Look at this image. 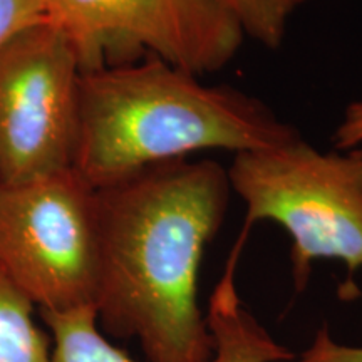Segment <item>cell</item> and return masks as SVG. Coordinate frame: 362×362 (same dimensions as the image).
Here are the masks:
<instances>
[{
    "label": "cell",
    "instance_id": "6da1fadb",
    "mask_svg": "<svg viewBox=\"0 0 362 362\" xmlns=\"http://www.w3.org/2000/svg\"><path fill=\"white\" fill-rule=\"evenodd\" d=\"M230 192L220 163L189 158L96 188L94 309L104 332L138 341L149 362H211L198 272L223 223Z\"/></svg>",
    "mask_w": 362,
    "mask_h": 362
},
{
    "label": "cell",
    "instance_id": "7a4b0ae2",
    "mask_svg": "<svg viewBox=\"0 0 362 362\" xmlns=\"http://www.w3.org/2000/svg\"><path fill=\"white\" fill-rule=\"evenodd\" d=\"M300 136L260 99L149 56L143 62L81 72L72 168L103 188L205 149L235 155Z\"/></svg>",
    "mask_w": 362,
    "mask_h": 362
},
{
    "label": "cell",
    "instance_id": "277c9868",
    "mask_svg": "<svg viewBox=\"0 0 362 362\" xmlns=\"http://www.w3.org/2000/svg\"><path fill=\"white\" fill-rule=\"evenodd\" d=\"M0 265L40 310L94 307L96 188L74 168L13 187L0 185Z\"/></svg>",
    "mask_w": 362,
    "mask_h": 362
},
{
    "label": "cell",
    "instance_id": "52a82bcc",
    "mask_svg": "<svg viewBox=\"0 0 362 362\" xmlns=\"http://www.w3.org/2000/svg\"><path fill=\"white\" fill-rule=\"evenodd\" d=\"M242 247L238 242L233 247L223 275L208 300L205 317L214 339L211 362H292L296 359L293 352L270 336L238 296L235 272Z\"/></svg>",
    "mask_w": 362,
    "mask_h": 362
},
{
    "label": "cell",
    "instance_id": "8fae6325",
    "mask_svg": "<svg viewBox=\"0 0 362 362\" xmlns=\"http://www.w3.org/2000/svg\"><path fill=\"white\" fill-rule=\"evenodd\" d=\"M45 21L44 0H0V45L25 27Z\"/></svg>",
    "mask_w": 362,
    "mask_h": 362
},
{
    "label": "cell",
    "instance_id": "5b68a950",
    "mask_svg": "<svg viewBox=\"0 0 362 362\" xmlns=\"http://www.w3.org/2000/svg\"><path fill=\"white\" fill-rule=\"evenodd\" d=\"M45 21L69 39L81 72L158 57L200 78L242 47V27L220 0H44Z\"/></svg>",
    "mask_w": 362,
    "mask_h": 362
},
{
    "label": "cell",
    "instance_id": "7c38bea8",
    "mask_svg": "<svg viewBox=\"0 0 362 362\" xmlns=\"http://www.w3.org/2000/svg\"><path fill=\"white\" fill-rule=\"evenodd\" d=\"M292 362H362V346H346L330 336L324 325L310 346Z\"/></svg>",
    "mask_w": 362,
    "mask_h": 362
},
{
    "label": "cell",
    "instance_id": "3957f363",
    "mask_svg": "<svg viewBox=\"0 0 362 362\" xmlns=\"http://www.w3.org/2000/svg\"><path fill=\"white\" fill-rule=\"evenodd\" d=\"M226 175L247 206L242 237L264 220L288 233L298 292L315 260H341L349 277L362 269V158L354 149L322 153L298 136L237 153Z\"/></svg>",
    "mask_w": 362,
    "mask_h": 362
},
{
    "label": "cell",
    "instance_id": "ba28073f",
    "mask_svg": "<svg viewBox=\"0 0 362 362\" xmlns=\"http://www.w3.org/2000/svg\"><path fill=\"white\" fill-rule=\"evenodd\" d=\"M40 317L51 330V362H136L103 336L94 307L40 310Z\"/></svg>",
    "mask_w": 362,
    "mask_h": 362
},
{
    "label": "cell",
    "instance_id": "30bf717a",
    "mask_svg": "<svg viewBox=\"0 0 362 362\" xmlns=\"http://www.w3.org/2000/svg\"><path fill=\"white\" fill-rule=\"evenodd\" d=\"M233 13L245 37L269 49L282 45L292 13L307 0H220Z\"/></svg>",
    "mask_w": 362,
    "mask_h": 362
},
{
    "label": "cell",
    "instance_id": "4fadbf2b",
    "mask_svg": "<svg viewBox=\"0 0 362 362\" xmlns=\"http://www.w3.org/2000/svg\"><path fill=\"white\" fill-rule=\"evenodd\" d=\"M337 149L349 151L354 149L362 158V101L352 103L347 106L341 124L337 126L334 134Z\"/></svg>",
    "mask_w": 362,
    "mask_h": 362
},
{
    "label": "cell",
    "instance_id": "9c48e42d",
    "mask_svg": "<svg viewBox=\"0 0 362 362\" xmlns=\"http://www.w3.org/2000/svg\"><path fill=\"white\" fill-rule=\"evenodd\" d=\"M34 307L0 265V362H51L52 342L35 324Z\"/></svg>",
    "mask_w": 362,
    "mask_h": 362
},
{
    "label": "cell",
    "instance_id": "8992f818",
    "mask_svg": "<svg viewBox=\"0 0 362 362\" xmlns=\"http://www.w3.org/2000/svg\"><path fill=\"white\" fill-rule=\"evenodd\" d=\"M79 78L69 39L47 21L0 45V185L72 168Z\"/></svg>",
    "mask_w": 362,
    "mask_h": 362
}]
</instances>
